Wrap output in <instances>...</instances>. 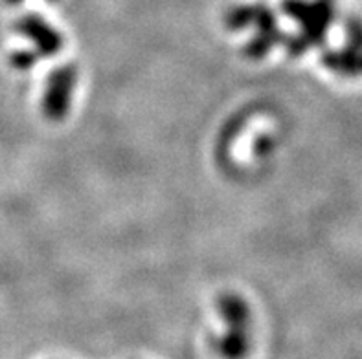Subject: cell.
<instances>
[{"label":"cell","instance_id":"2","mask_svg":"<svg viewBox=\"0 0 362 359\" xmlns=\"http://www.w3.org/2000/svg\"><path fill=\"white\" fill-rule=\"evenodd\" d=\"M11 2H18V0H11Z\"/></svg>","mask_w":362,"mask_h":359},{"label":"cell","instance_id":"1","mask_svg":"<svg viewBox=\"0 0 362 359\" xmlns=\"http://www.w3.org/2000/svg\"><path fill=\"white\" fill-rule=\"evenodd\" d=\"M225 317L228 321V334L217 341V352L225 359H245L250 351L247 312L241 305L230 303L225 305Z\"/></svg>","mask_w":362,"mask_h":359}]
</instances>
